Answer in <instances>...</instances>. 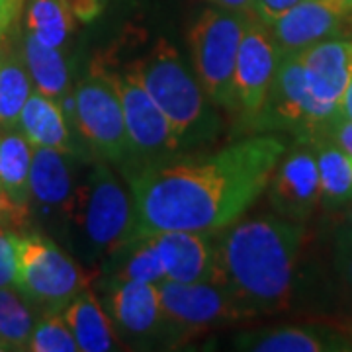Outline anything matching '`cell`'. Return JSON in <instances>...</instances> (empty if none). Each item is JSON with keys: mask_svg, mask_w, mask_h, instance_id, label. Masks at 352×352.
Listing matches in <instances>:
<instances>
[{"mask_svg": "<svg viewBox=\"0 0 352 352\" xmlns=\"http://www.w3.org/2000/svg\"><path fill=\"white\" fill-rule=\"evenodd\" d=\"M319 133H323V135H327L329 139H333L340 149L352 159V122L342 120L339 116H335L331 122H327V124L323 126V129H321Z\"/></svg>", "mask_w": 352, "mask_h": 352, "instance_id": "cell-32", "label": "cell"}, {"mask_svg": "<svg viewBox=\"0 0 352 352\" xmlns=\"http://www.w3.org/2000/svg\"><path fill=\"white\" fill-rule=\"evenodd\" d=\"M298 2L300 0H254V16L266 25H270Z\"/></svg>", "mask_w": 352, "mask_h": 352, "instance_id": "cell-33", "label": "cell"}, {"mask_svg": "<svg viewBox=\"0 0 352 352\" xmlns=\"http://www.w3.org/2000/svg\"><path fill=\"white\" fill-rule=\"evenodd\" d=\"M104 309L112 319L120 340L129 344H178L175 329L164 317L159 284L147 282H102Z\"/></svg>", "mask_w": 352, "mask_h": 352, "instance_id": "cell-10", "label": "cell"}, {"mask_svg": "<svg viewBox=\"0 0 352 352\" xmlns=\"http://www.w3.org/2000/svg\"><path fill=\"white\" fill-rule=\"evenodd\" d=\"M217 8H226L233 12L252 14L254 16V0H210Z\"/></svg>", "mask_w": 352, "mask_h": 352, "instance_id": "cell-36", "label": "cell"}, {"mask_svg": "<svg viewBox=\"0 0 352 352\" xmlns=\"http://www.w3.org/2000/svg\"><path fill=\"white\" fill-rule=\"evenodd\" d=\"M337 116L342 118V120H349V122H352V78H351V82L346 85V88H344V94H342V98H340L339 112H337Z\"/></svg>", "mask_w": 352, "mask_h": 352, "instance_id": "cell-37", "label": "cell"}, {"mask_svg": "<svg viewBox=\"0 0 352 352\" xmlns=\"http://www.w3.org/2000/svg\"><path fill=\"white\" fill-rule=\"evenodd\" d=\"M233 349L254 352H346L352 351V339L321 323H303L243 331L233 339Z\"/></svg>", "mask_w": 352, "mask_h": 352, "instance_id": "cell-17", "label": "cell"}, {"mask_svg": "<svg viewBox=\"0 0 352 352\" xmlns=\"http://www.w3.org/2000/svg\"><path fill=\"white\" fill-rule=\"evenodd\" d=\"M282 53L329 39H352V8L342 0H300L268 25Z\"/></svg>", "mask_w": 352, "mask_h": 352, "instance_id": "cell-13", "label": "cell"}, {"mask_svg": "<svg viewBox=\"0 0 352 352\" xmlns=\"http://www.w3.org/2000/svg\"><path fill=\"white\" fill-rule=\"evenodd\" d=\"M34 92L24 57L12 50L0 55V131L16 129L25 102Z\"/></svg>", "mask_w": 352, "mask_h": 352, "instance_id": "cell-25", "label": "cell"}, {"mask_svg": "<svg viewBox=\"0 0 352 352\" xmlns=\"http://www.w3.org/2000/svg\"><path fill=\"white\" fill-rule=\"evenodd\" d=\"M102 282H164L163 263L149 235H135L98 268Z\"/></svg>", "mask_w": 352, "mask_h": 352, "instance_id": "cell-21", "label": "cell"}, {"mask_svg": "<svg viewBox=\"0 0 352 352\" xmlns=\"http://www.w3.org/2000/svg\"><path fill=\"white\" fill-rule=\"evenodd\" d=\"M252 14L212 6L190 28L192 69L206 96L217 108H229L241 39Z\"/></svg>", "mask_w": 352, "mask_h": 352, "instance_id": "cell-6", "label": "cell"}, {"mask_svg": "<svg viewBox=\"0 0 352 352\" xmlns=\"http://www.w3.org/2000/svg\"><path fill=\"white\" fill-rule=\"evenodd\" d=\"M0 351H4V346H2V344H0Z\"/></svg>", "mask_w": 352, "mask_h": 352, "instance_id": "cell-41", "label": "cell"}, {"mask_svg": "<svg viewBox=\"0 0 352 352\" xmlns=\"http://www.w3.org/2000/svg\"><path fill=\"white\" fill-rule=\"evenodd\" d=\"M164 317L182 342L196 333L251 319L254 315L219 282H168L159 284Z\"/></svg>", "mask_w": 352, "mask_h": 352, "instance_id": "cell-8", "label": "cell"}, {"mask_svg": "<svg viewBox=\"0 0 352 352\" xmlns=\"http://www.w3.org/2000/svg\"><path fill=\"white\" fill-rule=\"evenodd\" d=\"M288 145L254 133L208 155H173L122 166L133 196L135 235L157 231L217 233L263 196Z\"/></svg>", "mask_w": 352, "mask_h": 352, "instance_id": "cell-1", "label": "cell"}, {"mask_svg": "<svg viewBox=\"0 0 352 352\" xmlns=\"http://www.w3.org/2000/svg\"><path fill=\"white\" fill-rule=\"evenodd\" d=\"M138 75L170 124L182 153L214 143L221 131L215 106L196 75L166 39H157L145 59L135 63Z\"/></svg>", "mask_w": 352, "mask_h": 352, "instance_id": "cell-4", "label": "cell"}, {"mask_svg": "<svg viewBox=\"0 0 352 352\" xmlns=\"http://www.w3.org/2000/svg\"><path fill=\"white\" fill-rule=\"evenodd\" d=\"M63 110L90 155L120 166L129 161L131 151L116 75L92 69L65 100Z\"/></svg>", "mask_w": 352, "mask_h": 352, "instance_id": "cell-5", "label": "cell"}, {"mask_svg": "<svg viewBox=\"0 0 352 352\" xmlns=\"http://www.w3.org/2000/svg\"><path fill=\"white\" fill-rule=\"evenodd\" d=\"M18 129L24 133L34 149L43 147L71 157H85L80 151L82 143L76 141L69 129V118L63 106L38 90H34L25 102L24 110L20 113Z\"/></svg>", "mask_w": 352, "mask_h": 352, "instance_id": "cell-19", "label": "cell"}, {"mask_svg": "<svg viewBox=\"0 0 352 352\" xmlns=\"http://www.w3.org/2000/svg\"><path fill=\"white\" fill-rule=\"evenodd\" d=\"M335 266L352 284V227L342 229L335 241Z\"/></svg>", "mask_w": 352, "mask_h": 352, "instance_id": "cell-31", "label": "cell"}, {"mask_svg": "<svg viewBox=\"0 0 352 352\" xmlns=\"http://www.w3.org/2000/svg\"><path fill=\"white\" fill-rule=\"evenodd\" d=\"M24 0H0V36H6L14 20L22 10Z\"/></svg>", "mask_w": 352, "mask_h": 352, "instance_id": "cell-35", "label": "cell"}, {"mask_svg": "<svg viewBox=\"0 0 352 352\" xmlns=\"http://www.w3.org/2000/svg\"><path fill=\"white\" fill-rule=\"evenodd\" d=\"M349 227H352V206H351V212H349Z\"/></svg>", "mask_w": 352, "mask_h": 352, "instance_id": "cell-39", "label": "cell"}, {"mask_svg": "<svg viewBox=\"0 0 352 352\" xmlns=\"http://www.w3.org/2000/svg\"><path fill=\"white\" fill-rule=\"evenodd\" d=\"M67 226L80 258L96 270L135 237L138 215L133 196L106 161L92 163L76 184Z\"/></svg>", "mask_w": 352, "mask_h": 352, "instance_id": "cell-3", "label": "cell"}, {"mask_svg": "<svg viewBox=\"0 0 352 352\" xmlns=\"http://www.w3.org/2000/svg\"><path fill=\"white\" fill-rule=\"evenodd\" d=\"M116 82L122 96L127 141L131 151L126 164L182 155L173 127L155 104L147 88L143 87L135 63L129 65L124 73L116 75Z\"/></svg>", "mask_w": 352, "mask_h": 352, "instance_id": "cell-12", "label": "cell"}, {"mask_svg": "<svg viewBox=\"0 0 352 352\" xmlns=\"http://www.w3.org/2000/svg\"><path fill=\"white\" fill-rule=\"evenodd\" d=\"M25 34L61 50L75 30V16L67 8L63 0H24Z\"/></svg>", "mask_w": 352, "mask_h": 352, "instance_id": "cell-26", "label": "cell"}, {"mask_svg": "<svg viewBox=\"0 0 352 352\" xmlns=\"http://www.w3.org/2000/svg\"><path fill=\"white\" fill-rule=\"evenodd\" d=\"M63 2L80 22H92L102 12V0H63Z\"/></svg>", "mask_w": 352, "mask_h": 352, "instance_id": "cell-34", "label": "cell"}, {"mask_svg": "<svg viewBox=\"0 0 352 352\" xmlns=\"http://www.w3.org/2000/svg\"><path fill=\"white\" fill-rule=\"evenodd\" d=\"M280 57L282 51L278 47L270 28L256 16H251L241 39L233 75L231 104L227 108L235 116L237 127L243 131L251 133L258 113L263 112Z\"/></svg>", "mask_w": 352, "mask_h": 352, "instance_id": "cell-9", "label": "cell"}, {"mask_svg": "<svg viewBox=\"0 0 352 352\" xmlns=\"http://www.w3.org/2000/svg\"><path fill=\"white\" fill-rule=\"evenodd\" d=\"M30 219V206L14 201L4 190L0 188V227L20 229Z\"/></svg>", "mask_w": 352, "mask_h": 352, "instance_id": "cell-30", "label": "cell"}, {"mask_svg": "<svg viewBox=\"0 0 352 352\" xmlns=\"http://www.w3.org/2000/svg\"><path fill=\"white\" fill-rule=\"evenodd\" d=\"M69 157L55 149L36 147L30 170V201H36L43 215L63 223H67L76 188Z\"/></svg>", "mask_w": 352, "mask_h": 352, "instance_id": "cell-18", "label": "cell"}, {"mask_svg": "<svg viewBox=\"0 0 352 352\" xmlns=\"http://www.w3.org/2000/svg\"><path fill=\"white\" fill-rule=\"evenodd\" d=\"M303 75L315 113L323 126L337 112L352 78V39H329L302 51Z\"/></svg>", "mask_w": 352, "mask_h": 352, "instance_id": "cell-15", "label": "cell"}, {"mask_svg": "<svg viewBox=\"0 0 352 352\" xmlns=\"http://www.w3.org/2000/svg\"><path fill=\"white\" fill-rule=\"evenodd\" d=\"M270 129L292 131L298 141H307L321 131V122L303 75L302 51L282 53L276 75L258 113L251 133H263Z\"/></svg>", "mask_w": 352, "mask_h": 352, "instance_id": "cell-11", "label": "cell"}, {"mask_svg": "<svg viewBox=\"0 0 352 352\" xmlns=\"http://www.w3.org/2000/svg\"><path fill=\"white\" fill-rule=\"evenodd\" d=\"M305 226L278 214L254 215L215 233L217 282L254 317L276 314L292 302L305 243Z\"/></svg>", "mask_w": 352, "mask_h": 352, "instance_id": "cell-2", "label": "cell"}, {"mask_svg": "<svg viewBox=\"0 0 352 352\" xmlns=\"http://www.w3.org/2000/svg\"><path fill=\"white\" fill-rule=\"evenodd\" d=\"M268 201L274 214L292 221H307L321 204L319 173L311 145L298 141L286 149L268 182Z\"/></svg>", "mask_w": 352, "mask_h": 352, "instance_id": "cell-14", "label": "cell"}, {"mask_svg": "<svg viewBox=\"0 0 352 352\" xmlns=\"http://www.w3.org/2000/svg\"><path fill=\"white\" fill-rule=\"evenodd\" d=\"M61 314L80 352H110L120 349V337L112 319L90 286L80 289Z\"/></svg>", "mask_w": 352, "mask_h": 352, "instance_id": "cell-20", "label": "cell"}, {"mask_svg": "<svg viewBox=\"0 0 352 352\" xmlns=\"http://www.w3.org/2000/svg\"><path fill=\"white\" fill-rule=\"evenodd\" d=\"M18 229L0 227V288L14 286L18 264Z\"/></svg>", "mask_w": 352, "mask_h": 352, "instance_id": "cell-29", "label": "cell"}, {"mask_svg": "<svg viewBox=\"0 0 352 352\" xmlns=\"http://www.w3.org/2000/svg\"><path fill=\"white\" fill-rule=\"evenodd\" d=\"M168 282H217L215 233L157 231L149 233Z\"/></svg>", "mask_w": 352, "mask_h": 352, "instance_id": "cell-16", "label": "cell"}, {"mask_svg": "<svg viewBox=\"0 0 352 352\" xmlns=\"http://www.w3.org/2000/svg\"><path fill=\"white\" fill-rule=\"evenodd\" d=\"M32 352H78L76 340L61 311L50 309L34 325L28 342Z\"/></svg>", "mask_w": 352, "mask_h": 352, "instance_id": "cell-28", "label": "cell"}, {"mask_svg": "<svg viewBox=\"0 0 352 352\" xmlns=\"http://www.w3.org/2000/svg\"><path fill=\"white\" fill-rule=\"evenodd\" d=\"M90 278L75 258L41 233H20L14 288L45 311H61Z\"/></svg>", "mask_w": 352, "mask_h": 352, "instance_id": "cell-7", "label": "cell"}, {"mask_svg": "<svg viewBox=\"0 0 352 352\" xmlns=\"http://www.w3.org/2000/svg\"><path fill=\"white\" fill-rule=\"evenodd\" d=\"M22 57L36 90L63 106L71 94H69V67L61 50L50 47L34 36L24 34Z\"/></svg>", "mask_w": 352, "mask_h": 352, "instance_id": "cell-23", "label": "cell"}, {"mask_svg": "<svg viewBox=\"0 0 352 352\" xmlns=\"http://www.w3.org/2000/svg\"><path fill=\"white\" fill-rule=\"evenodd\" d=\"M36 315L24 296L12 286L0 288V344L4 351H28Z\"/></svg>", "mask_w": 352, "mask_h": 352, "instance_id": "cell-27", "label": "cell"}, {"mask_svg": "<svg viewBox=\"0 0 352 352\" xmlns=\"http://www.w3.org/2000/svg\"><path fill=\"white\" fill-rule=\"evenodd\" d=\"M32 157L34 147L18 127L0 131V188L24 206H30Z\"/></svg>", "mask_w": 352, "mask_h": 352, "instance_id": "cell-24", "label": "cell"}, {"mask_svg": "<svg viewBox=\"0 0 352 352\" xmlns=\"http://www.w3.org/2000/svg\"><path fill=\"white\" fill-rule=\"evenodd\" d=\"M311 145L319 173L321 204L337 210L352 201V159L323 133L307 139Z\"/></svg>", "mask_w": 352, "mask_h": 352, "instance_id": "cell-22", "label": "cell"}, {"mask_svg": "<svg viewBox=\"0 0 352 352\" xmlns=\"http://www.w3.org/2000/svg\"><path fill=\"white\" fill-rule=\"evenodd\" d=\"M342 2H344V4H346L349 8H352V0H342Z\"/></svg>", "mask_w": 352, "mask_h": 352, "instance_id": "cell-40", "label": "cell"}, {"mask_svg": "<svg viewBox=\"0 0 352 352\" xmlns=\"http://www.w3.org/2000/svg\"><path fill=\"white\" fill-rule=\"evenodd\" d=\"M4 47H6V36H0V55H2Z\"/></svg>", "mask_w": 352, "mask_h": 352, "instance_id": "cell-38", "label": "cell"}]
</instances>
